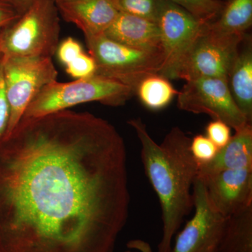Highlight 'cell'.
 <instances>
[{
  "instance_id": "7402d4cb",
  "label": "cell",
  "mask_w": 252,
  "mask_h": 252,
  "mask_svg": "<svg viewBox=\"0 0 252 252\" xmlns=\"http://www.w3.org/2000/svg\"><path fill=\"white\" fill-rule=\"evenodd\" d=\"M66 72L74 79H86L96 74L95 61L90 54L84 51L77 59L69 63L65 67Z\"/></svg>"
},
{
  "instance_id": "f546056e",
  "label": "cell",
  "mask_w": 252,
  "mask_h": 252,
  "mask_svg": "<svg viewBox=\"0 0 252 252\" xmlns=\"http://www.w3.org/2000/svg\"><path fill=\"white\" fill-rule=\"evenodd\" d=\"M223 1H226V0H223Z\"/></svg>"
},
{
  "instance_id": "44dd1931",
  "label": "cell",
  "mask_w": 252,
  "mask_h": 252,
  "mask_svg": "<svg viewBox=\"0 0 252 252\" xmlns=\"http://www.w3.org/2000/svg\"><path fill=\"white\" fill-rule=\"evenodd\" d=\"M190 152L198 165L212 161L219 149L206 135H197L190 140Z\"/></svg>"
},
{
  "instance_id": "7a4b0ae2",
  "label": "cell",
  "mask_w": 252,
  "mask_h": 252,
  "mask_svg": "<svg viewBox=\"0 0 252 252\" xmlns=\"http://www.w3.org/2000/svg\"><path fill=\"white\" fill-rule=\"evenodd\" d=\"M127 124L140 140L144 172L161 207L162 235L158 252H170L174 235L194 208L193 187L198 165L190 152L191 139L176 126L158 144L140 118Z\"/></svg>"
},
{
  "instance_id": "d6986e66",
  "label": "cell",
  "mask_w": 252,
  "mask_h": 252,
  "mask_svg": "<svg viewBox=\"0 0 252 252\" xmlns=\"http://www.w3.org/2000/svg\"><path fill=\"white\" fill-rule=\"evenodd\" d=\"M183 8L200 22L215 21L224 6L223 0H169Z\"/></svg>"
},
{
  "instance_id": "ffe728a7",
  "label": "cell",
  "mask_w": 252,
  "mask_h": 252,
  "mask_svg": "<svg viewBox=\"0 0 252 252\" xmlns=\"http://www.w3.org/2000/svg\"><path fill=\"white\" fill-rule=\"evenodd\" d=\"M166 0H114L120 12L157 23Z\"/></svg>"
},
{
  "instance_id": "3957f363",
  "label": "cell",
  "mask_w": 252,
  "mask_h": 252,
  "mask_svg": "<svg viewBox=\"0 0 252 252\" xmlns=\"http://www.w3.org/2000/svg\"><path fill=\"white\" fill-rule=\"evenodd\" d=\"M60 15L54 0H37L0 33L4 58H52L60 43Z\"/></svg>"
},
{
  "instance_id": "83f0119b",
  "label": "cell",
  "mask_w": 252,
  "mask_h": 252,
  "mask_svg": "<svg viewBox=\"0 0 252 252\" xmlns=\"http://www.w3.org/2000/svg\"><path fill=\"white\" fill-rule=\"evenodd\" d=\"M3 56L1 55V53H0V63H1V61H2Z\"/></svg>"
},
{
  "instance_id": "d4e9b609",
  "label": "cell",
  "mask_w": 252,
  "mask_h": 252,
  "mask_svg": "<svg viewBox=\"0 0 252 252\" xmlns=\"http://www.w3.org/2000/svg\"><path fill=\"white\" fill-rule=\"evenodd\" d=\"M9 121L10 107L5 92L1 61L0 63V142L7 135Z\"/></svg>"
},
{
  "instance_id": "f1b7e54d",
  "label": "cell",
  "mask_w": 252,
  "mask_h": 252,
  "mask_svg": "<svg viewBox=\"0 0 252 252\" xmlns=\"http://www.w3.org/2000/svg\"><path fill=\"white\" fill-rule=\"evenodd\" d=\"M125 252H138L130 251V250H128V251H126Z\"/></svg>"
},
{
  "instance_id": "4fadbf2b",
  "label": "cell",
  "mask_w": 252,
  "mask_h": 252,
  "mask_svg": "<svg viewBox=\"0 0 252 252\" xmlns=\"http://www.w3.org/2000/svg\"><path fill=\"white\" fill-rule=\"evenodd\" d=\"M104 34L124 45L162 51L157 23L133 15L119 13Z\"/></svg>"
},
{
  "instance_id": "e0dca14e",
  "label": "cell",
  "mask_w": 252,
  "mask_h": 252,
  "mask_svg": "<svg viewBox=\"0 0 252 252\" xmlns=\"http://www.w3.org/2000/svg\"><path fill=\"white\" fill-rule=\"evenodd\" d=\"M216 252H252V207L228 217Z\"/></svg>"
},
{
  "instance_id": "5b68a950",
  "label": "cell",
  "mask_w": 252,
  "mask_h": 252,
  "mask_svg": "<svg viewBox=\"0 0 252 252\" xmlns=\"http://www.w3.org/2000/svg\"><path fill=\"white\" fill-rule=\"evenodd\" d=\"M89 54L96 63V74L135 87L142 79L159 74L163 62L162 51L124 45L104 34L85 37Z\"/></svg>"
},
{
  "instance_id": "52a82bcc",
  "label": "cell",
  "mask_w": 252,
  "mask_h": 252,
  "mask_svg": "<svg viewBox=\"0 0 252 252\" xmlns=\"http://www.w3.org/2000/svg\"><path fill=\"white\" fill-rule=\"evenodd\" d=\"M207 25L182 64L178 79L186 81L203 78L228 79L245 35H223L210 31Z\"/></svg>"
},
{
  "instance_id": "9a60e30c",
  "label": "cell",
  "mask_w": 252,
  "mask_h": 252,
  "mask_svg": "<svg viewBox=\"0 0 252 252\" xmlns=\"http://www.w3.org/2000/svg\"><path fill=\"white\" fill-rule=\"evenodd\" d=\"M227 80L235 104L248 122L252 124V45L249 34H245L240 44Z\"/></svg>"
},
{
  "instance_id": "cb8c5ba5",
  "label": "cell",
  "mask_w": 252,
  "mask_h": 252,
  "mask_svg": "<svg viewBox=\"0 0 252 252\" xmlns=\"http://www.w3.org/2000/svg\"><path fill=\"white\" fill-rule=\"evenodd\" d=\"M84 52V50L80 43L77 39L69 36L59 43L56 54L59 62L65 67Z\"/></svg>"
},
{
  "instance_id": "ba28073f",
  "label": "cell",
  "mask_w": 252,
  "mask_h": 252,
  "mask_svg": "<svg viewBox=\"0 0 252 252\" xmlns=\"http://www.w3.org/2000/svg\"><path fill=\"white\" fill-rule=\"evenodd\" d=\"M177 106L181 110L205 114L228 124L235 131L248 124L243 113L235 104L223 78H203L187 81L177 94Z\"/></svg>"
},
{
  "instance_id": "5bb4252c",
  "label": "cell",
  "mask_w": 252,
  "mask_h": 252,
  "mask_svg": "<svg viewBox=\"0 0 252 252\" xmlns=\"http://www.w3.org/2000/svg\"><path fill=\"white\" fill-rule=\"evenodd\" d=\"M198 165L197 178L200 180L225 170L252 169V124L235 131L230 142L219 150L212 161Z\"/></svg>"
},
{
  "instance_id": "30bf717a",
  "label": "cell",
  "mask_w": 252,
  "mask_h": 252,
  "mask_svg": "<svg viewBox=\"0 0 252 252\" xmlns=\"http://www.w3.org/2000/svg\"><path fill=\"white\" fill-rule=\"evenodd\" d=\"M193 196L195 213L177 235L170 252H216L228 218L212 206L205 185L198 178Z\"/></svg>"
},
{
  "instance_id": "603a6c76",
  "label": "cell",
  "mask_w": 252,
  "mask_h": 252,
  "mask_svg": "<svg viewBox=\"0 0 252 252\" xmlns=\"http://www.w3.org/2000/svg\"><path fill=\"white\" fill-rule=\"evenodd\" d=\"M206 136L219 149L224 147L231 139V127L218 119H213L205 128Z\"/></svg>"
},
{
  "instance_id": "484cf974",
  "label": "cell",
  "mask_w": 252,
  "mask_h": 252,
  "mask_svg": "<svg viewBox=\"0 0 252 252\" xmlns=\"http://www.w3.org/2000/svg\"><path fill=\"white\" fill-rule=\"evenodd\" d=\"M21 14L9 3L0 0V33L14 23Z\"/></svg>"
},
{
  "instance_id": "8992f818",
  "label": "cell",
  "mask_w": 252,
  "mask_h": 252,
  "mask_svg": "<svg viewBox=\"0 0 252 252\" xmlns=\"http://www.w3.org/2000/svg\"><path fill=\"white\" fill-rule=\"evenodd\" d=\"M2 73L10 107L7 136L21 122L36 96L45 86L57 81L59 72L52 58L3 57Z\"/></svg>"
},
{
  "instance_id": "ac0fdd59",
  "label": "cell",
  "mask_w": 252,
  "mask_h": 252,
  "mask_svg": "<svg viewBox=\"0 0 252 252\" xmlns=\"http://www.w3.org/2000/svg\"><path fill=\"white\" fill-rule=\"evenodd\" d=\"M170 79L159 74L147 76L139 82L135 89L141 103L152 111L165 108L178 94Z\"/></svg>"
},
{
  "instance_id": "8fae6325",
  "label": "cell",
  "mask_w": 252,
  "mask_h": 252,
  "mask_svg": "<svg viewBox=\"0 0 252 252\" xmlns=\"http://www.w3.org/2000/svg\"><path fill=\"white\" fill-rule=\"evenodd\" d=\"M200 180L212 206L225 218L252 207V169L225 170Z\"/></svg>"
},
{
  "instance_id": "9c48e42d",
  "label": "cell",
  "mask_w": 252,
  "mask_h": 252,
  "mask_svg": "<svg viewBox=\"0 0 252 252\" xmlns=\"http://www.w3.org/2000/svg\"><path fill=\"white\" fill-rule=\"evenodd\" d=\"M157 24L163 53L159 74L168 79H177L187 54L207 23L200 22L183 8L166 0Z\"/></svg>"
},
{
  "instance_id": "7c38bea8",
  "label": "cell",
  "mask_w": 252,
  "mask_h": 252,
  "mask_svg": "<svg viewBox=\"0 0 252 252\" xmlns=\"http://www.w3.org/2000/svg\"><path fill=\"white\" fill-rule=\"evenodd\" d=\"M64 21L73 23L84 36L104 34L119 16L114 0H54Z\"/></svg>"
},
{
  "instance_id": "277c9868",
  "label": "cell",
  "mask_w": 252,
  "mask_h": 252,
  "mask_svg": "<svg viewBox=\"0 0 252 252\" xmlns=\"http://www.w3.org/2000/svg\"><path fill=\"white\" fill-rule=\"evenodd\" d=\"M134 94L135 91L130 86L97 74L69 82L56 81L45 86L36 96L22 119L49 115L87 102H99L111 107L122 106Z\"/></svg>"
},
{
  "instance_id": "6da1fadb",
  "label": "cell",
  "mask_w": 252,
  "mask_h": 252,
  "mask_svg": "<svg viewBox=\"0 0 252 252\" xmlns=\"http://www.w3.org/2000/svg\"><path fill=\"white\" fill-rule=\"evenodd\" d=\"M127 150L105 119H22L0 142V252H113L130 207Z\"/></svg>"
},
{
  "instance_id": "4316f807",
  "label": "cell",
  "mask_w": 252,
  "mask_h": 252,
  "mask_svg": "<svg viewBox=\"0 0 252 252\" xmlns=\"http://www.w3.org/2000/svg\"><path fill=\"white\" fill-rule=\"evenodd\" d=\"M4 1L14 6L18 12L22 14L37 0H4Z\"/></svg>"
},
{
  "instance_id": "2e32d148",
  "label": "cell",
  "mask_w": 252,
  "mask_h": 252,
  "mask_svg": "<svg viewBox=\"0 0 252 252\" xmlns=\"http://www.w3.org/2000/svg\"><path fill=\"white\" fill-rule=\"evenodd\" d=\"M252 25V0H226L218 17L207 26L217 34L242 36Z\"/></svg>"
}]
</instances>
